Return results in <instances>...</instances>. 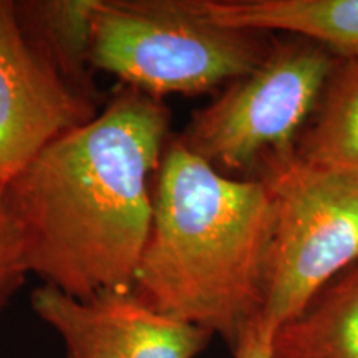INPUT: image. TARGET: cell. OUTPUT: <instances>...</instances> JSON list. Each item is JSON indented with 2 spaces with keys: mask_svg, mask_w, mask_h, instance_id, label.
I'll return each mask as SVG.
<instances>
[{
  "mask_svg": "<svg viewBox=\"0 0 358 358\" xmlns=\"http://www.w3.org/2000/svg\"><path fill=\"white\" fill-rule=\"evenodd\" d=\"M169 124L163 100L120 87L7 182L30 274L77 299L131 290Z\"/></svg>",
  "mask_w": 358,
  "mask_h": 358,
  "instance_id": "cell-1",
  "label": "cell"
},
{
  "mask_svg": "<svg viewBox=\"0 0 358 358\" xmlns=\"http://www.w3.org/2000/svg\"><path fill=\"white\" fill-rule=\"evenodd\" d=\"M274 208L261 179H234L169 138L131 292L234 350L262 320Z\"/></svg>",
  "mask_w": 358,
  "mask_h": 358,
  "instance_id": "cell-2",
  "label": "cell"
},
{
  "mask_svg": "<svg viewBox=\"0 0 358 358\" xmlns=\"http://www.w3.org/2000/svg\"><path fill=\"white\" fill-rule=\"evenodd\" d=\"M262 34L219 25L196 0H96L93 70L146 95H204L254 70L271 50Z\"/></svg>",
  "mask_w": 358,
  "mask_h": 358,
  "instance_id": "cell-3",
  "label": "cell"
},
{
  "mask_svg": "<svg viewBox=\"0 0 358 358\" xmlns=\"http://www.w3.org/2000/svg\"><path fill=\"white\" fill-rule=\"evenodd\" d=\"M274 208L262 322L274 330L358 264V178L313 168L294 150L264 159Z\"/></svg>",
  "mask_w": 358,
  "mask_h": 358,
  "instance_id": "cell-4",
  "label": "cell"
},
{
  "mask_svg": "<svg viewBox=\"0 0 358 358\" xmlns=\"http://www.w3.org/2000/svg\"><path fill=\"white\" fill-rule=\"evenodd\" d=\"M335 57L310 40L272 45L248 75L226 85L194 111L179 134L187 150L217 171H249L292 151L312 118Z\"/></svg>",
  "mask_w": 358,
  "mask_h": 358,
  "instance_id": "cell-5",
  "label": "cell"
},
{
  "mask_svg": "<svg viewBox=\"0 0 358 358\" xmlns=\"http://www.w3.org/2000/svg\"><path fill=\"white\" fill-rule=\"evenodd\" d=\"M32 307L62 338L66 358H196L214 337L155 310L131 290L77 299L43 284L32 292Z\"/></svg>",
  "mask_w": 358,
  "mask_h": 358,
  "instance_id": "cell-6",
  "label": "cell"
},
{
  "mask_svg": "<svg viewBox=\"0 0 358 358\" xmlns=\"http://www.w3.org/2000/svg\"><path fill=\"white\" fill-rule=\"evenodd\" d=\"M100 110L57 77L25 40L13 0H0V185Z\"/></svg>",
  "mask_w": 358,
  "mask_h": 358,
  "instance_id": "cell-7",
  "label": "cell"
},
{
  "mask_svg": "<svg viewBox=\"0 0 358 358\" xmlns=\"http://www.w3.org/2000/svg\"><path fill=\"white\" fill-rule=\"evenodd\" d=\"M219 25L254 34H290L335 58H358V0H196Z\"/></svg>",
  "mask_w": 358,
  "mask_h": 358,
  "instance_id": "cell-8",
  "label": "cell"
},
{
  "mask_svg": "<svg viewBox=\"0 0 358 358\" xmlns=\"http://www.w3.org/2000/svg\"><path fill=\"white\" fill-rule=\"evenodd\" d=\"M96 0H13L19 27L38 57L66 87L103 106L92 53V19Z\"/></svg>",
  "mask_w": 358,
  "mask_h": 358,
  "instance_id": "cell-9",
  "label": "cell"
},
{
  "mask_svg": "<svg viewBox=\"0 0 358 358\" xmlns=\"http://www.w3.org/2000/svg\"><path fill=\"white\" fill-rule=\"evenodd\" d=\"M272 358H358V264L275 327Z\"/></svg>",
  "mask_w": 358,
  "mask_h": 358,
  "instance_id": "cell-10",
  "label": "cell"
},
{
  "mask_svg": "<svg viewBox=\"0 0 358 358\" xmlns=\"http://www.w3.org/2000/svg\"><path fill=\"white\" fill-rule=\"evenodd\" d=\"M294 153L313 168L358 178V58H335Z\"/></svg>",
  "mask_w": 358,
  "mask_h": 358,
  "instance_id": "cell-11",
  "label": "cell"
},
{
  "mask_svg": "<svg viewBox=\"0 0 358 358\" xmlns=\"http://www.w3.org/2000/svg\"><path fill=\"white\" fill-rule=\"evenodd\" d=\"M30 274L25 245L7 196L0 185V315Z\"/></svg>",
  "mask_w": 358,
  "mask_h": 358,
  "instance_id": "cell-12",
  "label": "cell"
},
{
  "mask_svg": "<svg viewBox=\"0 0 358 358\" xmlns=\"http://www.w3.org/2000/svg\"><path fill=\"white\" fill-rule=\"evenodd\" d=\"M272 332L274 330H271L262 320H259L244 334V337L241 338V342L232 350V355H234V358H272Z\"/></svg>",
  "mask_w": 358,
  "mask_h": 358,
  "instance_id": "cell-13",
  "label": "cell"
}]
</instances>
